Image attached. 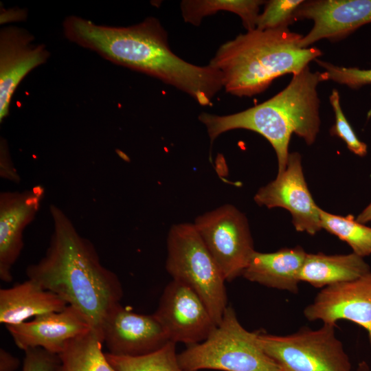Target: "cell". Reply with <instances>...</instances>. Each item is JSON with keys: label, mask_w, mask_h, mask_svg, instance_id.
<instances>
[{"label": "cell", "mask_w": 371, "mask_h": 371, "mask_svg": "<svg viewBox=\"0 0 371 371\" xmlns=\"http://www.w3.org/2000/svg\"><path fill=\"white\" fill-rule=\"evenodd\" d=\"M102 340L111 355L138 357L165 346L169 338L154 314L144 315L117 304L106 315Z\"/></svg>", "instance_id": "8fae6325"}, {"label": "cell", "mask_w": 371, "mask_h": 371, "mask_svg": "<svg viewBox=\"0 0 371 371\" xmlns=\"http://www.w3.org/2000/svg\"><path fill=\"white\" fill-rule=\"evenodd\" d=\"M322 81V72H313L307 66L293 75L284 89L261 104L226 115L203 112L199 120L206 127L211 143L222 133L238 128L262 135L275 150L280 174L286 168L293 133L308 145L316 139L320 126L317 87Z\"/></svg>", "instance_id": "3957f363"}, {"label": "cell", "mask_w": 371, "mask_h": 371, "mask_svg": "<svg viewBox=\"0 0 371 371\" xmlns=\"http://www.w3.org/2000/svg\"><path fill=\"white\" fill-rule=\"evenodd\" d=\"M68 304L55 293L27 279L0 289V322L19 324L29 318L65 309Z\"/></svg>", "instance_id": "ac0fdd59"}, {"label": "cell", "mask_w": 371, "mask_h": 371, "mask_svg": "<svg viewBox=\"0 0 371 371\" xmlns=\"http://www.w3.org/2000/svg\"><path fill=\"white\" fill-rule=\"evenodd\" d=\"M19 364L18 358L3 348L0 349V371H15Z\"/></svg>", "instance_id": "f1b7e54d"}, {"label": "cell", "mask_w": 371, "mask_h": 371, "mask_svg": "<svg viewBox=\"0 0 371 371\" xmlns=\"http://www.w3.org/2000/svg\"><path fill=\"white\" fill-rule=\"evenodd\" d=\"M357 371H370V368L367 362L362 361L359 363Z\"/></svg>", "instance_id": "4dcf8cb0"}, {"label": "cell", "mask_w": 371, "mask_h": 371, "mask_svg": "<svg viewBox=\"0 0 371 371\" xmlns=\"http://www.w3.org/2000/svg\"><path fill=\"white\" fill-rule=\"evenodd\" d=\"M329 101L335 114V124L330 130L332 135L341 138L348 148L354 154L363 157L367 154L368 146L357 136L350 124L346 119L340 104L339 93L333 89L329 96Z\"/></svg>", "instance_id": "d4e9b609"}, {"label": "cell", "mask_w": 371, "mask_h": 371, "mask_svg": "<svg viewBox=\"0 0 371 371\" xmlns=\"http://www.w3.org/2000/svg\"><path fill=\"white\" fill-rule=\"evenodd\" d=\"M306 255L300 246L271 253L255 251L242 276L267 287L296 293Z\"/></svg>", "instance_id": "e0dca14e"}, {"label": "cell", "mask_w": 371, "mask_h": 371, "mask_svg": "<svg viewBox=\"0 0 371 371\" xmlns=\"http://www.w3.org/2000/svg\"><path fill=\"white\" fill-rule=\"evenodd\" d=\"M59 355L41 348L25 351L22 371H58Z\"/></svg>", "instance_id": "4316f807"}, {"label": "cell", "mask_w": 371, "mask_h": 371, "mask_svg": "<svg viewBox=\"0 0 371 371\" xmlns=\"http://www.w3.org/2000/svg\"><path fill=\"white\" fill-rule=\"evenodd\" d=\"M102 344L91 330L72 339L58 355V371H117L103 352Z\"/></svg>", "instance_id": "ffe728a7"}, {"label": "cell", "mask_w": 371, "mask_h": 371, "mask_svg": "<svg viewBox=\"0 0 371 371\" xmlns=\"http://www.w3.org/2000/svg\"><path fill=\"white\" fill-rule=\"evenodd\" d=\"M117 371H188L181 367L176 344L168 341L160 349L142 356L125 357L105 353Z\"/></svg>", "instance_id": "603a6c76"}, {"label": "cell", "mask_w": 371, "mask_h": 371, "mask_svg": "<svg viewBox=\"0 0 371 371\" xmlns=\"http://www.w3.org/2000/svg\"><path fill=\"white\" fill-rule=\"evenodd\" d=\"M258 341L280 371H352L334 324L302 328L286 335L258 333Z\"/></svg>", "instance_id": "52a82bcc"}, {"label": "cell", "mask_w": 371, "mask_h": 371, "mask_svg": "<svg viewBox=\"0 0 371 371\" xmlns=\"http://www.w3.org/2000/svg\"><path fill=\"white\" fill-rule=\"evenodd\" d=\"M370 272L363 258L353 252L341 255L306 253L299 278L316 288H324L356 280Z\"/></svg>", "instance_id": "d6986e66"}, {"label": "cell", "mask_w": 371, "mask_h": 371, "mask_svg": "<svg viewBox=\"0 0 371 371\" xmlns=\"http://www.w3.org/2000/svg\"><path fill=\"white\" fill-rule=\"evenodd\" d=\"M294 21H313L312 29L303 35L300 46L309 47L326 38L331 41L346 38L371 23V0L304 1L294 14Z\"/></svg>", "instance_id": "7c38bea8"}, {"label": "cell", "mask_w": 371, "mask_h": 371, "mask_svg": "<svg viewBox=\"0 0 371 371\" xmlns=\"http://www.w3.org/2000/svg\"><path fill=\"white\" fill-rule=\"evenodd\" d=\"M322 228L346 242L353 253L363 258L371 254V227L352 216H342L319 209Z\"/></svg>", "instance_id": "7402d4cb"}, {"label": "cell", "mask_w": 371, "mask_h": 371, "mask_svg": "<svg viewBox=\"0 0 371 371\" xmlns=\"http://www.w3.org/2000/svg\"><path fill=\"white\" fill-rule=\"evenodd\" d=\"M178 361L188 371H280L260 346L258 333L241 325L231 306H227L221 322L207 339L188 346L178 355Z\"/></svg>", "instance_id": "5b68a950"}, {"label": "cell", "mask_w": 371, "mask_h": 371, "mask_svg": "<svg viewBox=\"0 0 371 371\" xmlns=\"http://www.w3.org/2000/svg\"><path fill=\"white\" fill-rule=\"evenodd\" d=\"M50 214L54 229L49 245L41 260L27 268V276L80 312L103 341V324L120 303L122 284L60 208L51 205Z\"/></svg>", "instance_id": "7a4b0ae2"}, {"label": "cell", "mask_w": 371, "mask_h": 371, "mask_svg": "<svg viewBox=\"0 0 371 371\" xmlns=\"http://www.w3.org/2000/svg\"><path fill=\"white\" fill-rule=\"evenodd\" d=\"M356 220L363 224L371 222V202L357 216Z\"/></svg>", "instance_id": "f546056e"}, {"label": "cell", "mask_w": 371, "mask_h": 371, "mask_svg": "<svg viewBox=\"0 0 371 371\" xmlns=\"http://www.w3.org/2000/svg\"><path fill=\"white\" fill-rule=\"evenodd\" d=\"M254 201L258 205L267 208L287 210L298 232L315 235L322 229L320 208L314 202L307 187L299 153H289L285 170L260 188L254 196Z\"/></svg>", "instance_id": "30bf717a"}, {"label": "cell", "mask_w": 371, "mask_h": 371, "mask_svg": "<svg viewBox=\"0 0 371 371\" xmlns=\"http://www.w3.org/2000/svg\"><path fill=\"white\" fill-rule=\"evenodd\" d=\"M44 190L41 186L0 196V278L11 282V269L23 246V233L39 208Z\"/></svg>", "instance_id": "2e32d148"}, {"label": "cell", "mask_w": 371, "mask_h": 371, "mask_svg": "<svg viewBox=\"0 0 371 371\" xmlns=\"http://www.w3.org/2000/svg\"><path fill=\"white\" fill-rule=\"evenodd\" d=\"M302 37L288 27L247 31L221 45L209 65L220 71L226 92L251 97L278 77L299 74L322 54L315 47H301Z\"/></svg>", "instance_id": "277c9868"}, {"label": "cell", "mask_w": 371, "mask_h": 371, "mask_svg": "<svg viewBox=\"0 0 371 371\" xmlns=\"http://www.w3.org/2000/svg\"><path fill=\"white\" fill-rule=\"evenodd\" d=\"M63 27L71 42L172 85L200 105H212L223 89L219 71L209 65L188 63L171 51L167 32L154 17L128 27H112L71 15L64 20Z\"/></svg>", "instance_id": "6da1fadb"}, {"label": "cell", "mask_w": 371, "mask_h": 371, "mask_svg": "<svg viewBox=\"0 0 371 371\" xmlns=\"http://www.w3.org/2000/svg\"><path fill=\"white\" fill-rule=\"evenodd\" d=\"M303 0H271L266 1L263 12L259 14L256 28L258 30L288 27L293 23L294 14Z\"/></svg>", "instance_id": "cb8c5ba5"}, {"label": "cell", "mask_w": 371, "mask_h": 371, "mask_svg": "<svg viewBox=\"0 0 371 371\" xmlns=\"http://www.w3.org/2000/svg\"><path fill=\"white\" fill-rule=\"evenodd\" d=\"M262 0H185L181 10L186 23L198 26L202 19L219 11L233 12L242 20L247 31L256 28L260 8L265 4Z\"/></svg>", "instance_id": "44dd1931"}, {"label": "cell", "mask_w": 371, "mask_h": 371, "mask_svg": "<svg viewBox=\"0 0 371 371\" xmlns=\"http://www.w3.org/2000/svg\"><path fill=\"white\" fill-rule=\"evenodd\" d=\"M315 60L318 65L325 69L322 72L323 81L331 80L352 89H358L371 84V69L344 67L317 58ZM368 115H371V109Z\"/></svg>", "instance_id": "484cf974"}, {"label": "cell", "mask_w": 371, "mask_h": 371, "mask_svg": "<svg viewBox=\"0 0 371 371\" xmlns=\"http://www.w3.org/2000/svg\"><path fill=\"white\" fill-rule=\"evenodd\" d=\"M14 343L24 351L41 348L59 355L72 339L91 330L84 316L71 306L31 321L6 326Z\"/></svg>", "instance_id": "9a60e30c"}, {"label": "cell", "mask_w": 371, "mask_h": 371, "mask_svg": "<svg viewBox=\"0 0 371 371\" xmlns=\"http://www.w3.org/2000/svg\"><path fill=\"white\" fill-rule=\"evenodd\" d=\"M154 315L175 344L201 343L217 326L200 297L174 280L166 286Z\"/></svg>", "instance_id": "9c48e42d"}, {"label": "cell", "mask_w": 371, "mask_h": 371, "mask_svg": "<svg viewBox=\"0 0 371 371\" xmlns=\"http://www.w3.org/2000/svg\"><path fill=\"white\" fill-rule=\"evenodd\" d=\"M304 315L309 321L334 325L338 320L351 321L367 331L371 347V272L323 288Z\"/></svg>", "instance_id": "4fadbf2b"}, {"label": "cell", "mask_w": 371, "mask_h": 371, "mask_svg": "<svg viewBox=\"0 0 371 371\" xmlns=\"http://www.w3.org/2000/svg\"><path fill=\"white\" fill-rule=\"evenodd\" d=\"M166 268L172 280L192 289L216 325L227 306L225 280L194 223L173 225L167 238Z\"/></svg>", "instance_id": "8992f818"}, {"label": "cell", "mask_w": 371, "mask_h": 371, "mask_svg": "<svg viewBox=\"0 0 371 371\" xmlns=\"http://www.w3.org/2000/svg\"><path fill=\"white\" fill-rule=\"evenodd\" d=\"M193 223L225 281L243 275L255 252L245 215L226 204L197 216Z\"/></svg>", "instance_id": "ba28073f"}, {"label": "cell", "mask_w": 371, "mask_h": 371, "mask_svg": "<svg viewBox=\"0 0 371 371\" xmlns=\"http://www.w3.org/2000/svg\"><path fill=\"white\" fill-rule=\"evenodd\" d=\"M1 174L3 177H6L8 179L16 181L18 180L19 177L15 173L13 168L10 166L11 163L10 161V157L8 156V148L5 140H1Z\"/></svg>", "instance_id": "83f0119b"}, {"label": "cell", "mask_w": 371, "mask_h": 371, "mask_svg": "<svg viewBox=\"0 0 371 371\" xmlns=\"http://www.w3.org/2000/svg\"><path fill=\"white\" fill-rule=\"evenodd\" d=\"M27 30L13 26L0 31V122L9 114L12 95L22 80L46 63L50 54L43 44H34Z\"/></svg>", "instance_id": "5bb4252c"}]
</instances>
